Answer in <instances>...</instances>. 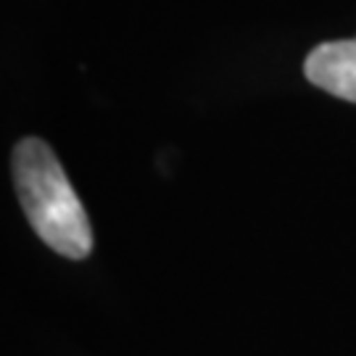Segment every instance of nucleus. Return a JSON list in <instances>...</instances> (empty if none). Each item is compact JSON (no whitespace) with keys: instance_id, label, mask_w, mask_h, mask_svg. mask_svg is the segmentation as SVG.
I'll use <instances>...</instances> for the list:
<instances>
[{"instance_id":"f257e3e1","label":"nucleus","mask_w":356,"mask_h":356,"mask_svg":"<svg viewBox=\"0 0 356 356\" xmlns=\"http://www.w3.org/2000/svg\"><path fill=\"white\" fill-rule=\"evenodd\" d=\"M13 182L19 204L42 243L66 259H85L92 248L88 211L48 143L24 138L13 148Z\"/></svg>"},{"instance_id":"f03ea898","label":"nucleus","mask_w":356,"mask_h":356,"mask_svg":"<svg viewBox=\"0 0 356 356\" xmlns=\"http://www.w3.org/2000/svg\"><path fill=\"white\" fill-rule=\"evenodd\" d=\"M304 74L335 98L356 103V40L322 42L306 56Z\"/></svg>"}]
</instances>
